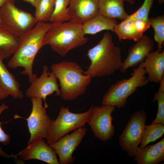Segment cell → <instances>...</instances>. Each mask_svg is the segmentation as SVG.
<instances>
[{"mask_svg":"<svg viewBox=\"0 0 164 164\" xmlns=\"http://www.w3.org/2000/svg\"><path fill=\"white\" fill-rule=\"evenodd\" d=\"M50 23L38 22L30 31L19 37L18 47L7 63L12 69L22 67L21 73L28 76L30 82L36 77L33 73V65L35 57L43 46V40Z\"/></svg>","mask_w":164,"mask_h":164,"instance_id":"obj_1","label":"cell"},{"mask_svg":"<svg viewBox=\"0 0 164 164\" xmlns=\"http://www.w3.org/2000/svg\"><path fill=\"white\" fill-rule=\"evenodd\" d=\"M87 56L91 63L84 73L92 78L111 75L120 70L122 64L121 49L114 43L108 31L88 50Z\"/></svg>","mask_w":164,"mask_h":164,"instance_id":"obj_2","label":"cell"},{"mask_svg":"<svg viewBox=\"0 0 164 164\" xmlns=\"http://www.w3.org/2000/svg\"><path fill=\"white\" fill-rule=\"evenodd\" d=\"M82 23L70 20L62 22L50 23L45 34L44 46H50L52 50L62 56L86 43Z\"/></svg>","mask_w":164,"mask_h":164,"instance_id":"obj_3","label":"cell"},{"mask_svg":"<svg viewBox=\"0 0 164 164\" xmlns=\"http://www.w3.org/2000/svg\"><path fill=\"white\" fill-rule=\"evenodd\" d=\"M50 67L59 81L63 100H73L85 94L92 78L85 74L77 63L63 60Z\"/></svg>","mask_w":164,"mask_h":164,"instance_id":"obj_4","label":"cell"},{"mask_svg":"<svg viewBox=\"0 0 164 164\" xmlns=\"http://www.w3.org/2000/svg\"><path fill=\"white\" fill-rule=\"evenodd\" d=\"M145 73L144 69L138 66L129 78L119 80L113 84L103 96L102 104L110 105L118 108L124 107L128 98L138 87H144L149 82Z\"/></svg>","mask_w":164,"mask_h":164,"instance_id":"obj_5","label":"cell"},{"mask_svg":"<svg viewBox=\"0 0 164 164\" xmlns=\"http://www.w3.org/2000/svg\"><path fill=\"white\" fill-rule=\"evenodd\" d=\"M93 106L79 113L71 112L69 107H61L56 119H51L46 143L52 144L69 132L84 127L91 118Z\"/></svg>","mask_w":164,"mask_h":164,"instance_id":"obj_6","label":"cell"},{"mask_svg":"<svg viewBox=\"0 0 164 164\" xmlns=\"http://www.w3.org/2000/svg\"><path fill=\"white\" fill-rule=\"evenodd\" d=\"M1 25L19 37L31 30L36 24L34 16L16 6L14 0H9L0 7Z\"/></svg>","mask_w":164,"mask_h":164,"instance_id":"obj_7","label":"cell"},{"mask_svg":"<svg viewBox=\"0 0 164 164\" xmlns=\"http://www.w3.org/2000/svg\"><path fill=\"white\" fill-rule=\"evenodd\" d=\"M146 113L144 110L135 112L119 136L120 146L129 156L134 157L139 148L146 125Z\"/></svg>","mask_w":164,"mask_h":164,"instance_id":"obj_8","label":"cell"},{"mask_svg":"<svg viewBox=\"0 0 164 164\" xmlns=\"http://www.w3.org/2000/svg\"><path fill=\"white\" fill-rule=\"evenodd\" d=\"M32 104L31 113L25 118L15 114L16 118H21L27 121L30 137L27 145L39 138L46 139L51 119L46 112V108L43 105V99L39 97L30 98Z\"/></svg>","mask_w":164,"mask_h":164,"instance_id":"obj_9","label":"cell"},{"mask_svg":"<svg viewBox=\"0 0 164 164\" xmlns=\"http://www.w3.org/2000/svg\"><path fill=\"white\" fill-rule=\"evenodd\" d=\"M115 108V106L109 104L93 107L91 118L87 123L94 137L101 141H108L114 134L112 113Z\"/></svg>","mask_w":164,"mask_h":164,"instance_id":"obj_10","label":"cell"},{"mask_svg":"<svg viewBox=\"0 0 164 164\" xmlns=\"http://www.w3.org/2000/svg\"><path fill=\"white\" fill-rule=\"evenodd\" d=\"M48 69L46 65L43 66L40 76L36 77L31 82V85L25 92L27 98H41L44 100V107L46 108L48 107L46 101L47 96L53 94L54 92L57 96L61 94L56 76L53 71H48Z\"/></svg>","mask_w":164,"mask_h":164,"instance_id":"obj_11","label":"cell"},{"mask_svg":"<svg viewBox=\"0 0 164 164\" xmlns=\"http://www.w3.org/2000/svg\"><path fill=\"white\" fill-rule=\"evenodd\" d=\"M87 131V128L84 126L79 128L49 145L58 155L59 164H70L74 162L73 154L82 141Z\"/></svg>","mask_w":164,"mask_h":164,"instance_id":"obj_12","label":"cell"},{"mask_svg":"<svg viewBox=\"0 0 164 164\" xmlns=\"http://www.w3.org/2000/svg\"><path fill=\"white\" fill-rule=\"evenodd\" d=\"M18 154L23 161L34 159L49 164H59L56 152L45 142L43 138L31 142Z\"/></svg>","mask_w":164,"mask_h":164,"instance_id":"obj_13","label":"cell"},{"mask_svg":"<svg viewBox=\"0 0 164 164\" xmlns=\"http://www.w3.org/2000/svg\"><path fill=\"white\" fill-rule=\"evenodd\" d=\"M154 47L153 41L147 36L143 35L140 39L129 48L127 56L122 62L119 70L120 72L124 73L128 68L139 65Z\"/></svg>","mask_w":164,"mask_h":164,"instance_id":"obj_14","label":"cell"},{"mask_svg":"<svg viewBox=\"0 0 164 164\" xmlns=\"http://www.w3.org/2000/svg\"><path fill=\"white\" fill-rule=\"evenodd\" d=\"M99 0H70L68 7L71 20L84 22L99 14Z\"/></svg>","mask_w":164,"mask_h":164,"instance_id":"obj_15","label":"cell"},{"mask_svg":"<svg viewBox=\"0 0 164 164\" xmlns=\"http://www.w3.org/2000/svg\"><path fill=\"white\" fill-rule=\"evenodd\" d=\"M139 66L148 74L149 82L159 83L164 76V51L150 52Z\"/></svg>","mask_w":164,"mask_h":164,"instance_id":"obj_16","label":"cell"},{"mask_svg":"<svg viewBox=\"0 0 164 164\" xmlns=\"http://www.w3.org/2000/svg\"><path fill=\"white\" fill-rule=\"evenodd\" d=\"M134 160L138 164H158L164 160V138L156 143L138 148Z\"/></svg>","mask_w":164,"mask_h":164,"instance_id":"obj_17","label":"cell"},{"mask_svg":"<svg viewBox=\"0 0 164 164\" xmlns=\"http://www.w3.org/2000/svg\"><path fill=\"white\" fill-rule=\"evenodd\" d=\"M116 19L107 17L100 14L82 23L84 34L94 35L107 30L114 32V28L117 24Z\"/></svg>","mask_w":164,"mask_h":164,"instance_id":"obj_18","label":"cell"},{"mask_svg":"<svg viewBox=\"0 0 164 164\" xmlns=\"http://www.w3.org/2000/svg\"><path fill=\"white\" fill-rule=\"evenodd\" d=\"M0 57V84L5 92L14 99H21L23 94L20 84L15 76L7 69Z\"/></svg>","mask_w":164,"mask_h":164,"instance_id":"obj_19","label":"cell"},{"mask_svg":"<svg viewBox=\"0 0 164 164\" xmlns=\"http://www.w3.org/2000/svg\"><path fill=\"white\" fill-rule=\"evenodd\" d=\"M124 0H99V14L108 18L125 19L128 15L124 5Z\"/></svg>","mask_w":164,"mask_h":164,"instance_id":"obj_20","label":"cell"},{"mask_svg":"<svg viewBox=\"0 0 164 164\" xmlns=\"http://www.w3.org/2000/svg\"><path fill=\"white\" fill-rule=\"evenodd\" d=\"M19 43V37L0 24V57L7 59L15 52Z\"/></svg>","mask_w":164,"mask_h":164,"instance_id":"obj_21","label":"cell"},{"mask_svg":"<svg viewBox=\"0 0 164 164\" xmlns=\"http://www.w3.org/2000/svg\"><path fill=\"white\" fill-rule=\"evenodd\" d=\"M114 32L118 36L119 41L128 39L136 42L140 39L143 35L137 30L133 21L130 19H125L120 23L117 24L114 27Z\"/></svg>","mask_w":164,"mask_h":164,"instance_id":"obj_22","label":"cell"},{"mask_svg":"<svg viewBox=\"0 0 164 164\" xmlns=\"http://www.w3.org/2000/svg\"><path fill=\"white\" fill-rule=\"evenodd\" d=\"M164 133V125L160 123L145 125L142 139L139 148L142 149L149 143L161 137Z\"/></svg>","mask_w":164,"mask_h":164,"instance_id":"obj_23","label":"cell"},{"mask_svg":"<svg viewBox=\"0 0 164 164\" xmlns=\"http://www.w3.org/2000/svg\"><path fill=\"white\" fill-rule=\"evenodd\" d=\"M70 0H56L53 11L50 18V23L62 22L71 20L68 7Z\"/></svg>","mask_w":164,"mask_h":164,"instance_id":"obj_24","label":"cell"},{"mask_svg":"<svg viewBox=\"0 0 164 164\" xmlns=\"http://www.w3.org/2000/svg\"><path fill=\"white\" fill-rule=\"evenodd\" d=\"M56 0H40L35 8L34 17L37 22L49 21Z\"/></svg>","mask_w":164,"mask_h":164,"instance_id":"obj_25","label":"cell"},{"mask_svg":"<svg viewBox=\"0 0 164 164\" xmlns=\"http://www.w3.org/2000/svg\"><path fill=\"white\" fill-rule=\"evenodd\" d=\"M148 21L154 30V39L157 43V50L161 52L164 41V15L149 18Z\"/></svg>","mask_w":164,"mask_h":164,"instance_id":"obj_26","label":"cell"},{"mask_svg":"<svg viewBox=\"0 0 164 164\" xmlns=\"http://www.w3.org/2000/svg\"><path fill=\"white\" fill-rule=\"evenodd\" d=\"M159 90L154 94L153 102L156 101L158 105V111L155 118L151 124L160 123L164 125V76L159 82Z\"/></svg>","mask_w":164,"mask_h":164,"instance_id":"obj_27","label":"cell"},{"mask_svg":"<svg viewBox=\"0 0 164 164\" xmlns=\"http://www.w3.org/2000/svg\"><path fill=\"white\" fill-rule=\"evenodd\" d=\"M9 108L7 105L5 103H3L0 105V116L2 112L5 110ZM8 121L1 122L0 121V143L6 145H8L10 142L11 138L9 135L6 133L2 128L1 125L3 123H6ZM0 156L6 158H13L17 159L19 156L18 154H8L5 152L0 147Z\"/></svg>","mask_w":164,"mask_h":164,"instance_id":"obj_28","label":"cell"},{"mask_svg":"<svg viewBox=\"0 0 164 164\" xmlns=\"http://www.w3.org/2000/svg\"><path fill=\"white\" fill-rule=\"evenodd\" d=\"M154 0H144L141 7L125 19L132 20L140 19L148 21L149 15Z\"/></svg>","mask_w":164,"mask_h":164,"instance_id":"obj_29","label":"cell"},{"mask_svg":"<svg viewBox=\"0 0 164 164\" xmlns=\"http://www.w3.org/2000/svg\"><path fill=\"white\" fill-rule=\"evenodd\" d=\"M135 26L137 30L140 33L143 35V33L150 28V25L149 21L138 19L133 20Z\"/></svg>","mask_w":164,"mask_h":164,"instance_id":"obj_30","label":"cell"},{"mask_svg":"<svg viewBox=\"0 0 164 164\" xmlns=\"http://www.w3.org/2000/svg\"><path fill=\"white\" fill-rule=\"evenodd\" d=\"M8 96L0 84V100L6 98Z\"/></svg>","mask_w":164,"mask_h":164,"instance_id":"obj_31","label":"cell"},{"mask_svg":"<svg viewBox=\"0 0 164 164\" xmlns=\"http://www.w3.org/2000/svg\"><path fill=\"white\" fill-rule=\"evenodd\" d=\"M25 2L29 3L32 6L35 8L40 0H22Z\"/></svg>","mask_w":164,"mask_h":164,"instance_id":"obj_32","label":"cell"},{"mask_svg":"<svg viewBox=\"0 0 164 164\" xmlns=\"http://www.w3.org/2000/svg\"><path fill=\"white\" fill-rule=\"evenodd\" d=\"M125 1H127L129 4L131 5H134L135 3L134 0H124Z\"/></svg>","mask_w":164,"mask_h":164,"instance_id":"obj_33","label":"cell"},{"mask_svg":"<svg viewBox=\"0 0 164 164\" xmlns=\"http://www.w3.org/2000/svg\"><path fill=\"white\" fill-rule=\"evenodd\" d=\"M9 0H0V7L6 2Z\"/></svg>","mask_w":164,"mask_h":164,"instance_id":"obj_34","label":"cell"},{"mask_svg":"<svg viewBox=\"0 0 164 164\" xmlns=\"http://www.w3.org/2000/svg\"><path fill=\"white\" fill-rule=\"evenodd\" d=\"M0 24H1V20H0Z\"/></svg>","mask_w":164,"mask_h":164,"instance_id":"obj_35","label":"cell"}]
</instances>
